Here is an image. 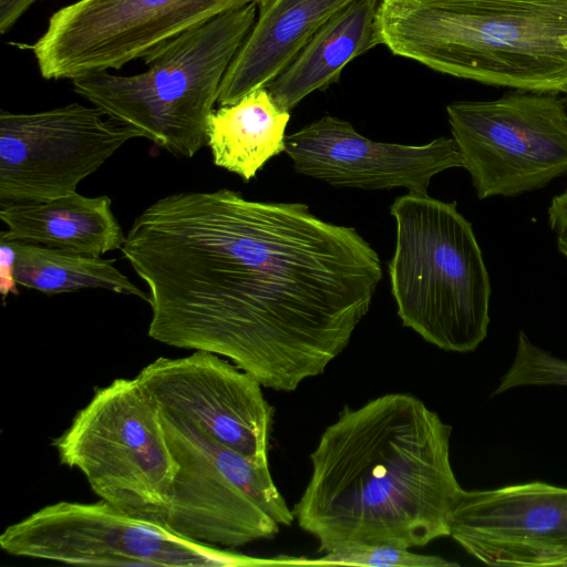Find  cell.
<instances>
[{
  "label": "cell",
  "mask_w": 567,
  "mask_h": 567,
  "mask_svg": "<svg viewBox=\"0 0 567 567\" xmlns=\"http://www.w3.org/2000/svg\"><path fill=\"white\" fill-rule=\"evenodd\" d=\"M0 292L2 299L8 295H18V284L14 280V250L8 240L0 239Z\"/></svg>",
  "instance_id": "obj_23"
},
{
  "label": "cell",
  "mask_w": 567,
  "mask_h": 567,
  "mask_svg": "<svg viewBox=\"0 0 567 567\" xmlns=\"http://www.w3.org/2000/svg\"><path fill=\"white\" fill-rule=\"evenodd\" d=\"M450 536L488 566H566L567 487L530 482L462 489Z\"/></svg>",
  "instance_id": "obj_13"
},
{
  "label": "cell",
  "mask_w": 567,
  "mask_h": 567,
  "mask_svg": "<svg viewBox=\"0 0 567 567\" xmlns=\"http://www.w3.org/2000/svg\"><path fill=\"white\" fill-rule=\"evenodd\" d=\"M566 106L556 94L524 91L446 106L478 199L516 197L567 175Z\"/></svg>",
  "instance_id": "obj_9"
},
{
  "label": "cell",
  "mask_w": 567,
  "mask_h": 567,
  "mask_svg": "<svg viewBox=\"0 0 567 567\" xmlns=\"http://www.w3.org/2000/svg\"><path fill=\"white\" fill-rule=\"evenodd\" d=\"M564 101L567 104V95L564 96Z\"/></svg>",
  "instance_id": "obj_25"
},
{
  "label": "cell",
  "mask_w": 567,
  "mask_h": 567,
  "mask_svg": "<svg viewBox=\"0 0 567 567\" xmlns=\"http://www.w3.org/2000/svg\"><path fill=\"white\" fill-rule=\"evenodd\" d=\"M0 547L10 555L82 566L251 567L277 565L200 544L101 499L58 502L8 526Z\"/></svg>",
  "instance_id": "obj_8"
},
{
  "label": "cell",
  "mask_w": 567,
  "mask_h": 567,
  "mask_svg": "<svg viewBox=\"0 0 567 567\" xmlns=\"http://www.w3.org/2000/svg\"><path fill=\"white\" fill-rule=\"evenodd\" d=\"M281 565H342L372 567H449L458 564L435 555H423L390 545L350 546L319 558L282 557Z\"/></svg>",
  "instance_id": "obj_20"
},
{
  "label": "cell",
  "mask_w": 567,
  "mask_h": 567,
  "mask_svg": "<svg viewBox=\"0 0 567 567\" xmlns=\"http://www.w3.org/2000/svg\"><path fill=\"white\" fill-rule=\"evenodd\" d=\"M256 19L255 4L227 11L152 51L144 72L87 74L71 81L73 91L157 147L192 158L207 143L223 79Z\"/></svg>",
  "instance_id": "obj_4"
},
{
  "label": "cell",
  "mask_w": 567,
  "mask_h": 567,
  "mask_svg": "<svg viewBox=\"0 0 567 567\" xmlns=\"http://www.w3.org/2000/svg\"><path fill=\"white\" fill-rule=\"evenodd\" d=\"M527 385L567 386V360L534 344L520 330L514 360L501 377L491 398L505 391Z\"/></svg>",
  "instance_id": "obj_21"
},
{
  "label": "cell",
  "mask_w": 567,
  "mask_h": 567,
  "mask_svg": "<svg viewBox=\"0 0 567 567\" xmlns=\"http://www.w3.org/2000/svg\"><path fill=\"white\" fill-rule=\"evenodd\" d=\"M157 404L184 416L218 443L269 466L274 409L250 373L220 355L195 350L158 358L136 375Z\"/></svg>",
  "instance_id": "obj_12"
},
{
  "label": "cell",
  "mask_w": 567,
  "mask_h": 567,
  "mask_svg": "<svg viewBox=\"0 0 567 567\" xmlns=\"http://www.w3.org/2000/svg\"><path fill=\"white\" fill-rule=\"evenodd\" d=\"M54 446L101 499L164 525L177 462L161 408L137 377L96 389Z\"/></svg>",
  "instance_id": "obj_6"
},
{
  "label": "cell",
  "mask_w": 567,
  "mask_h": 567,
  "mask_svg": "<svg viewBox=\"0 0 567 567\" xmlns=\"http://www.w3.org/2000/svg\"><path fill=\"white\" fill-rule=\"evenodd\" d=\"M547 217L556 238L557 249L567 260V188L551 198Z\"/></svg>",
  "instance_id": "obj_22"
},
{
  "label": "cell",
  "mask_w": 567,
  "mask_h": 567,
  "mask_svg": "<svg viewBox=\"0 0 567 567\" xmlns=\"http://www.w3.org/2000/svg\"><path fill=\"white\" fill-rule=\"evenodd\" d=\"M161 412L177 462L164 526L200 544L236 548L291 525L292 509L269 466L218 443L188 419Z\"/></svg>",
  "instance_id": "obj_7"
},
{
  "label": "cell",
  "mask_w": 567,
  "mask_h": 567,
  "mask_svg": "<svg viewBox=\"0 0 567 567\" xmlns=\"http://www.w3.org/2000/svg\"><path fill=\"white\" fill-rule=\"evenodd\" d=\"M285 153L299 174L365 190L403 187L427 194L433 176L463 167L453 138L439 137L424 145L375 142L330 115L286 136Z\"/></svg>",
  "instance_id": "obj_14"
},
{
  "label": "cell",
  "mask_w": 567,
  "mask_h": 567,
  "mask_svg": "<svg viewBox=\"0 0 567 567\" xmlns=\"http://www.w3.org/2000/svg\"><path fill=\"white\" fill-rule=\"evenodd\" d=\"M269 0H78L55 11L32 44L41 75L75 80L120 70L227 11Z\"/></svg>",
  "instance_id": "obj_10"
},
{
  "label": "cell",
  "mask_w": 567,
  "mask_h": 567,
  "mask_svg": "<svg viewBox=\"0 0 567 567\" xmlns=\"http://www.w3.org/2000/svg\"><path fill=\"white\" fill-rule=\"evenodd\" d=\"M381 44L436 72L567 95V0H381Z\"/></svg>",
  "instance_id": "obj_3"
},
{
  "label": "cell",
  "mask_w": 567,
  "mask_h": 567,
  "mask_svg": "<svg viewBox=\"0 0 567 567\" xmlns=\"http://www.w3.org/2000/svg\"><path fill=\"white\" fill-rule=\"evenodd\" d=\"M6 230L0 239L17 240L89 257L121 249L126 235L109 196L73 193L38 204L1 205Z\"/></svg>",
  "instance_id": "obj_16"
},
{
  "label": "cell",
  "mask_w": 567,
  "mask_h": 567,
  "mask_svg": "<svg viewBox=\"0 0 567 567\" xmlns=\"http://www.w3.org/2000/svg\"><path fill=\"white\" fill-rule=\"evenodd\" d=\"M381 0H354L321 25L289 64L265 87L290 112L306 96L339 81L344 66L381 44Z\"/></svg>",
  "instance_id": "obj_17"
},
{
  "label": "cell",
  "mask_w": 567,
  "mask_h": 567,
  "mask_svg": "<svg viewBox=\"0 0 567 567\" xmlns=\"http://www.w3.org/2000/svg\"><path fill=\"white\" fill-rule=\"evenodd\" d=\"M290 112L265 86L219 106L207 125L206 144L214 164L249 182L270 158L285 152Z\"/></svg>",
  "instance_id": "obj_18"
},
{
  "label": "cell",
  "mask_w": 567,
  "mask_h": 567,
  "mask_svg": "<svg viewBox=\"0 0 567 567\" xmlns=\"http://www.w3.org/2000/svg\"><path fill=\"white\" fill-rule=\"evenodd\" d=\"M38 0H0V32L6 33Z\"/></svg>",
  "instance_id": "obj_24"
},
{
  "label": "cell",
  "mask_w": 567,
  "mask_h": 567,
  "mask_svg": "<svg viewBox=\"0 0 567 567\" xmlns=\"http://www.w3.org/2000/svg\"><path fill=\"white\" fill-rule=\"evenodd\" d=\"M390 213L388 268L402 324L442 350L474 351L487 336L492 289L471 223L455 202L429 194L398 196Z\"/></svg>",
  "instance_id": "obj_5"
},
{
  "label": "cell",
  "mask_w": 567,
  "mask_h": 567,
  "mask_svg": "<svg viewBox=\"0 0 567 567\" xmlns=\"http://www.w3.org/2000/svg\"><path fill=\"white\" fill-rule=\"evenodd\" d=\"M451 425L409 393L344 406L310 454L311 475L292 513L318 551L350 546L422 547L450 536L463 489Z\"/></svg>",
  "instance_id": "obj_2"
},
{
  "label": "cell",
  "mask_w": 567,
  "mask_h": 567,
  "mask_svg": "<svg viewBox=\"0 0 567 567\" xmlns=\"http://www.w3.org/2000/svg\"><path fill=\"white\" fill-rule=\"evenodd\" d=\"M8 241L14 250L13 276L18 286L45 295L104 289L148 302V295L114 266V259L89 257L23 241Z\"/></svg>",
  "instance_id": "obj_19"
},
{
  "label": "cell",
  "mask_w": 567,
  "mask_h": 567,
  "mask_svg": "<svg viewBox=\"0 0 567 567\" xmlns=\"http://www.w3.org/2000/svg\"><path fill=\"white\" fill-rule=\"evenodd\" d=\"M134 128L95 106L70 103L34 113H0V204H38L76 192Z\"/></svg>",
  "instance_id": "obj_11"
},
{
  "label": "cell",
  "mask_w": 567,
  "mask_h": 567,
  "mask_svg": "<svg viewBox=\"0 0 567 567\" xmlns=\"http://www.w3.org/2000/svg\"><path fill=\"white\" fill-rule=\"evenodd\" d=\"M354 0H269L231 61L217 104L235 103L266 86L296 56L311 35Z\"/></svg>",
  "instance_id": "obj_15"
},
{
  "label": "cell",
  "mask_w": 567,
  "mask_h": 567,
  "mask_svg": "<svg viewBox=\"0 0 567 567\" xmlns=\"http://www.w3.org/2000/svg\"><path fill=\"white\" fill-rule=\"evenodd\" d=\"M121 251L148 288L152 339L228 358L284 392L346 349L382 279L354 228L228 188L158 198Z\"/></svg>",
  "instance_id": "obj_1"
}]
</instances>
